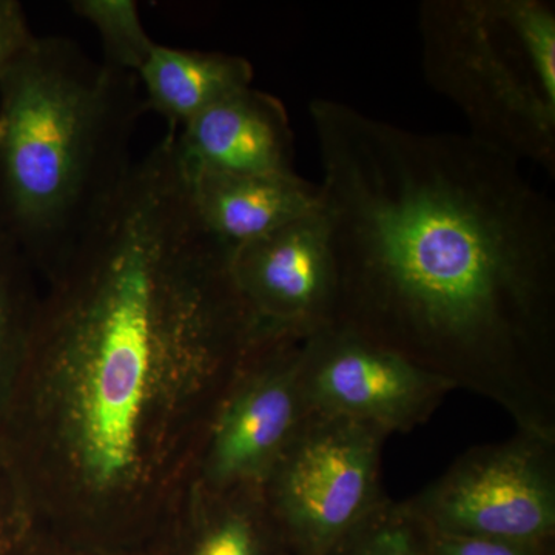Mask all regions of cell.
<instances>
[{"mask_svg": "<svg viewBox=\"0 0 555 555\" xmlns=\"http://www.w3.org/2000/svg\"><path fill=\"white\" fill-rule=\"evenodd\" d=\"M321 214L338 281L334 326L505 403L503 377L547 367L555 207L517 159L313 100Z\"/></svg>", "mask_w": 555, "mask_h": 555, "instance_id": "cell-1", "label": "cell"}, {"mask_svg": "<svg viewBox=\"0 0 555 555\" xmlns=\"http://www.w3.org/2000/svg\"><path fill=\"white\" fill-rule=\"evenodd\" d=\"M138 78L72 39H35L0 73V233L57 269L134 160Z\"/></svg>", "mask_w": 555, "mask_h": 555, "instance_id": "cell-2", "label": "cell"}, {"mask_svg": "<svg viewBox=\"0 0 555 555\" xmlns=\"http://www.w3.org/2000/svg\"><path fill=\"white\" fill-rule=\"evenodd\" d=\"M426 82L470 137L555 177V7L547 0H425Z\"/></svg>", "mask_w": 555, "mask_h": 555, "instance_id": "cell-3", "label": "cell"}, {"mask_svg": "<svg viewBox=\"0 0 555 555\" xmlns=\"http://www.w3.org/2000/svg\"><path fill=\"white\" fill-rule=\"evenodd\" d=\"M385 434L310 412L276 462L278 506L301 555H331L383 502Z\"/></svg>", "mask_w": 555, "mask_h": 555, "instance_id": "cell-4", "label": "cell"}, {"mask_svg": "<svg viewBox=\"0 0 555 555\" xmlns=\"http://www.w3.org/2000/svg\"><path fill=\"white\" fill-rule=\"evenodd\" d=\"M429 531L514 543H547L555 531L550 437L477 449L409 503Z\"/></svg>", "mask_w": 555, "mask_h": 555, "instance_id": "cell-5", "label": "cell"}, {"mask_svg": "<svg viewBox=\"0 0 555 555\" xmlns=\"http://www.w3.org/2000/svg\"><path fill=\"white\" fill-rule=\"evenodd\" d=\"M455 387L451 378L349 328L326 327L302 341L309 411L363 423L386 437L425 422Z\"/></svg>", "mask_w": 555, "mask_h": 555, "instance_id": "cell-6", "label": "cell"}, {"mask_svg": "<svg viewBox=\"0 0 555 555\" xmlns=\"http://www.w3.org/2000/svg\"><path fill=\"white\" fill-rule=\"evenodd\" d=\"M230 272L257 338L302 341L334 326L337 269L321 207L235 248Z\"/></svg>", "mask_w": 555, "mask_h": 555, "instance_id": "cell-7", "label": "cell"}, {"mask_svg": "<svg viewBox=\"0 0 555 555\" xmlns=\"http://www.w3.org/2000/svg\"><path fill=\"white\" fill-rule=\"evenodd\" d=\"M185 171L272 177L294 170V131L283 102L244 89L211 105L175 133Z\"/></svg>", "mask_w": 555, "mask_h": 555, "instance_id": "cell-8", "label": "cell"}, {"mask_svg": "<svg viewBox=\"0 0 555 555\" xmlns=\"http://www.w3.org/2000/svg\"><path fill=\"white\" fill-rule=\"evenodd\" d=\"M181 171L199 224L233 250L321 207L320 185L297 173L247 177Z\"/></svg>", "mask_w": 555, "mask_h": 555, "instance_id": "cell-9", "label": "cell"}, {"mask_svg": "<svg viewBox=\"0 0 555 555\" xmlns=\"http://www.w3.org/2000/svg\"><path fill=\"white\" fill-rule=\"evenodd\" d=\"M308 414L301 345L281 371L266 375L233 401L215 441L217 476L232 480L276 465Z\"/></svg>", "mask_w": 555, "mask_h": 555, "instance_id": "cell-10", "label": "cell"}, {"mask_svg": "<svg viewBox=\"0 0 555 555\" xmlns=\"http://www.w3.org/2000/svg\"><path fill=\"white\" fill-rule=\"evenodd\" d=\"M137 78L145 112L163 116L177 133V127H184L211 105L251 87L254 67L236 54L156 43Z\"/></svg>", "mask_w": 555, "mask_h": 555, "instance_id": "cell-11", "label": "cell"}, {"mask_svg": "<svg viewBox=\"0 0 555 555\" xmlns=\"http://www.w3.org/2000/svg\"><path fill=\"white\" fill-rule=\"evenodd\" d=\"M69 9L100 36L102 64L138 75L156 42L145 30L134 0H73Z\"/></svg>", "mask_w": 555, "mask_h": 555, "instance_id": "cell-12", "label": "cell"}, {"mask_svg": "<svg viewBox=\"0 0 555 555\" xmlns=\"http://www.w3.org/2000/svg\"><path fill=\"white\" fill-rule=\"evenodd\" d=\"M426 528L409 503L385 499L331 555H426Z\"/></svg>", "mask_w": 555, "mask_h": 555, "instance_id": "cell-13", "label": "cell"}, {"mask_svg": "<svg viewBox=\"0 0 555 555\" xmlns=\"http://www.w3.org/2000/svg\"><path fill=\"white\" fill-rule=\"evenodd\" d=\"M27 262L20 248L0 233V374L14 349L20 346L22 334L20 278L22 266Z\"/></svg>", "mask_w": 555, "mask_h": 555, "instance_id": "cell-14", "label": "cell"}, {"mask_svg": "<svg viewBox=\"0 0 555 555\" xmlns=\"http://www.w3.org/2000/svg\"><path fill=\"white\" fill-rule=\"evenodd\" d=\"M425 553L426 555H546V543H514L481 539V537L441 534L426 528Z\"/></svg>", "mask_w": 555, "mask_h": 555, "instance_id": "cell-15", "label": "cell"}, {"mask_svg": "<svg viewBox=\"0 0 555 555\" xmlns=\"http://www.w3.org/2000/svg\"><path fill=\"white\" fill-rule=\"evenodd\" d=\"M35 38L22 3L0 0V73Z\"/></svg>", "mask_w": 555, "mask_h": 555, "instance_id": "cell-16", "label": "cell"}, {"mask_svg": "<svg viewBox=\"0 0 555 555\" xmlns=\"http://www.w3.org/2000/svg\"><path fill=\"white\" fill-rule=\"evenodd\" d=\"M24 545L20 526L5 506L0 505V555H20Z\"/></svg>", "mask_w": 555, "mask_h": 555, "instance_id": "cell-17", "label": "cell"}]
</instances>
